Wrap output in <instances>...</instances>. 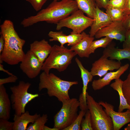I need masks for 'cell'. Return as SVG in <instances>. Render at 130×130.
Instances as JSON below:
<instances>
[{
  "mask_svg": "<svg viewBox=\"0 0 130 130\" xmlns=\"http://www.w3.org/2000/svg\"><path fill=\"white\" fill-rule=\"evenodd\" d=\"M0 34L5 41L4 49L0 54V64L4 62L11 65L18 64L24 59L25 54L23 47L26 41L16 31L13 22L5 20L0 26Z\"/></svg>",
  "mask_w": 130,
  "mask_h": 130,
  "instance_id": "1",
  "label": "cell"
},
{
  "mask_svg": "<svg viewBox=\"0 0 130 130\" xmlns=\"http://www.w3.org/2000/svg\"><path fill=\"white\" fill-rule=\"evenodd\" d=\"M78 9L75 0H53L35 15L24 18L21 24L24 27H27L42 21L57 24Z\"/></svg>",
  "mask_w": 130,
  "mask_h": 130,
  "instance_id": "2",
  "label": "cell"
},
{
  "mask_svg": "<svg viewBox=\"0 0 130 130\" xmlns=\"http://www.w3.org/2000/svg\"><path fill=\"white\" fill-rule=\"evenodd\" d=\"M78 83L77 81L64 80L53 73L47 74L43 72L39 76L38 90L40 91L46 89L49 97H55L62 102L70 98L69 94L70 88Z\"/></svg>",
  "mask_w": 130,
  "mask_h": 130,
  "instance_id": "3",
  "label": "cell"
},
{
  "mask_svg": "<svg viewBox=\"0 0 130 130\" xmlns=\"http://www.w3.org/2000/svg\"><path fill=\"white\" fill-rule=\"evenodd\" d=\"M77 55L75 52L64 46L55 45L52 46L50 54L43 63L42 70L47 74H49L52 69H56L60 72L64 71Z\"/></svg>",
  "mask_w": 130,
  "mask_h": 130,
  "instance_id": "4",
  "label": "cell"
},
{
  "mask_svg": "<svg viewBox=\"0 0 130 130\" xmlns=\"http://www.w3.org/2000/svg\"><path fill=\"white\" fill-rule=\"evenodd\" d=\"M31 85L29 82L20 81L18 85L10 87L12 94L10 99L15 114L20 116L24 113L26 104L39 96L38 94H33L28 92Z\"/></svg>",
  "mask_w": 130,
  "mask_h": 130,
  "instance_id": "5",
  "label": "cell"
},
{
  "mask_svg": "<svg viewBox=\"0 0 130 130\" xmlns=\"http://www.w3.org/2000/svg\"><path fill=\"white\" fill-rule=\"evenodd\" d=\"M86 98L93 130H114L112 119L103 109L102 106L87 92Z\"/></svg>",
  "mask_w": 130,
  "mask_h": 130,
  "instance_id": "6",
  "label": "cell"
},
{
  "mask_svg": "<svg viewBox=\"0 0 130 130\" xmlns=\"http://www.w3.org/2000/svg\"><path fill=\"white\" fill-rule=\"evenodd\" d=\"M62 107L54 117V127L64 130L73 122L77 117L79 100L75 98L63 101Z\"/></svg>",
  "mask_w": 130,
  "mask_h": 130,
  "instance_id": "7",
  "label": "cell"
},
{
  "mask_svg": "<svg viewBox=\"0 0 130 130\" xmlns=\"http://www.w3.org/2000/svg\"><path fill=\"white\" fill-rule=\"evenodd\" d=\"M93 20V19L86 16L82 11L78 9L58 23L56 29L59 30L66 27L72 30L71 33H80L90 27Z\"/></svg>",
  "mask_w": 130,
  "mask_h": 130,
  "instance_id": "8",
  "label": "cell"
},
{
  "mask_svg": "<svg viewBox=\"0 0 130 130\" xmlns=\"http://www.w3.org/2000/svg\"><path fill=\"white\" fill-rule=\"evenodd\" d=\"M43 64L29 50L25 54L24 59L20 62V67L28 78L32 79L36 77L39 74Z\"/></svg>",
  "mask_w": 130,
  "mask_h": 130,
  "instance_id": "9",
  "label": "cell"
},
{
  "mask_svg": "<svg viewBox=\"0 0 130 130\" xmlns=\"http://www.w3.org/2000/svg\"><path fill=\"white\" fill-rule=\"evenodd\" d=\"M126 31L123 25L122 21H112L98 31L94 36L98 39L106 37L123 42L125 40Z\"/></svg>",
  "mask_w": 130,
  "mask_h": 130,
  "instance_id": "10",
  "label": "cell"
},
{
  "mask_svg": "<svg viewBox=\"0 0 130 130\" xmlns=\"http://www.w3.org/2000/svg\"><path fill=\"white\" fill-rule=\"evenodd\" d=\"M121 66L120 61L109 59L102 55L92 64L90 72L93 76H97L101 77L109 71L117 70Z\"/></svg>",
  "mask_w": 130,
  "mask_h": 130,
  "instance_id": "11",
  "label": "cell"
},
{
  "mask_svg": "<svg viewBox=\"0 0 130 130\" xmlns=\"http://www.w3.org/2000/svg\"><path fill=\"white\" fill-rule=\"evenodd\" d=\"M99 104L104 108V110L112 119L114 130H120L126 124L130 122V110L124 112H116L114 106L106 102L100 101Z\"/></svg>",
  "mask_w": 130,
  "mask_h": 130,
  "instance_id": "12",
  "label": "cell"
},
{
  "mask_svg": "<svg viewBox=\"0 0 130 130\" xmlns=\"http://www.w3.org/2000/svg\"><path fill=\"white\" fill-rule=\"evenodd\" d=\"M93 19V20L89 32L91 37H94L98 31L112 22L109 16L97 5L94 12Z\"/></svg>",
  "mask_w": 130,
  "mask_h": 130,
  "instance_id": "13",
  "label": "cell"
},
{
  "mask_svg": "<svg viewBox=\"0 0 130 130\" xmlns=\"http://www.w3.org/2000/svg\"><path fill=\"white\" fill-rule=\"evenodd\" d=\"M129 65L127 64L121 66L116 71L107 72L101 78L94 80L92 82L91 86L94 90H99L110 84L114 79L119 78L120 76L128 69Z\"/></svg>",
  "mask_w": 130,
  "mask_h": 130,
  "instance_id": "14",
  "label": "cell"
},
{
  "mask_svg": "<svg viewBox=\"0 0 130 130\" xmlns=\"http://www.w3.org/2000/svg\"><path fill=\"white\" fill-rule=\"evenodd\" d=\"M52 46L43 39L39 41L35 40L31 44L29 50L43 64L50 54Z\"/></svg>",
  "mask_w": 130,
  "mask_h": 130,
  "instance_id": "15",
  "label": "cell"
},
{
  "mask_svg": "<svg viewBox=\"0 0 130 130\" xmlns=\"http://www.w3.org/2000/svg\"><path fill=\"white\" fill-rule=\"evenodd\" d=\"M103 53V56L112 60L120 61L126 59L130 61V49L116 48L111 43L104 48Z\"/></svg>",
  "mask_w": 130,
  "mask_h": 130,
  "instance_id": "16",
  "label": "cell"
},
{
  "mask_svg": "<svg viewBox=\"0 0 130 130\" xmlns=\"http://www.w3.org/2000/svg\"><path fill=\"white\" fill-rule=\"evenodd\" d=\"M40 116V114L37 113L33 115H31L28 111H26L20 116L14 114L13 119V130H26L28 124L33 123Z\"/></svg>",
  "mask_w": 130,
  "mask_h": 130,
  "instance_id": "17",
  "label": "cell"
},
{
  "mask_svg": "<svg viewBox=\"0 0 130 130\" xmlns=\"http://www.w3.org/2000/svg\"><path fill=\"white\" fill-rule=\"evenodd\" d=\"M11 102L4 85L0 86V118L9 120Z\"/></svg>",
  "mask_w": 130,
  "mask_h": 130,
  "instance_id": "18",
  "label": "cell"
},
{
  "mask_svg": "<svg viewBox=\"0 0 130 130\" xmlns=\"http://www.w3.org/2000/svg\"><path fill=\"white\" fill-rule=\"evenodd\" d=\"M94 39L85 33L81 41L77 45L71 46L70 49L75 52L80 58H88L90 54L89 49L90 44Z\"/></svg>",
  "mask_w": 130,
  "mask_h": 130,
  "instance_id": "19",
  "label": "cell"
},
{
  "mask_svg": "<svg viewBox=\"0 0 130 130\" xmlns=\"http://www.w3.org/2000/svg\"><path fill=\"white\" fill-rule=\"evenodd\" d=\"M123 81L119 78L115 79L110 85L114 90L117 91L119 95L120 102L118 110L119 112H122L126 109L130 110V106L128 104L123 91Z\"/></svg>",
  "mask_w": 130,
  "mask_h": 130,
  "instance_id": "20",
  "label": "cell"
},
{
  "mask_svg": "<svg viewBox=\"0 0 130 130\" xmlns=\"http://www.w3.org/2000/svg\"><path fill=\"white\" fill-rule=\"evenodd\" d=\"M75 61L81 72V76L83 84L82 93L84 101L87 102L86 94L88 85L89 82L92 81L93 76L90 72H89L84 68L81 61L78 58H75Z\"/></svg>",
  "mask_w": 130,
  "mask_h": 130,
  "instance_id": "21",
  "label": "cell"
},
{
  "mask_svg": "<svg viewBox=\"0 0 130 130\" xmlns=\"http://www.w3.org/2000/svg\"><path fill=\"white\" fill-rule=\"evenodd\" d=\"M78 9L93 19V13L97 5L95 0H75Z\"/></svg>",
  "mask_w": 130,
  "mask_h": 130,
  "instance_id": "22",
  "label": "cell"
},
{
  "mask_svg": "<svg viewBox=\"0 0 130 130\" xmlns=\"http://www.w3.org/2000/svg\"><path fill=\"white\" fill-rule=\"evenodd\" d=\"M113 40L108 37H105L99 39L93 40L90 46L89 54L94 53L96 49L98 48H106L111 43Z\"/></svg>",
  "mask_w": 130,
  "mask_h": 130,
  "instance_id": "23",
  "label": "cell"
},
{
  "mask_svg": "<svg viewBox=\"0 0 130 130\" xmlns=\"http://www.w3.org/2000/svg\"><path fill=\"white\" fill-rule=\"evenodd\" d=\"M106 13L112 21H122L125 17L123 10L107 6Z\"/></svg>",
  "mask_w": 130,
  "mask_h": 130,
  "instance_id": "24",
  "label": "cell"
},
{
  "mask_svg": "<svg viewBox=\"0 0 130 130\" xmlns=\"http://www.w3.org/2000/svg\"><path fill=\"white\" fill-rule=\"evenodd\" d=\"M47 114H43L38 117L32 124L27 127L26 130H43L45 124L48 120Z\"/></svg>",
  "mask_w": 130,
  "mask_h": 130,
  "instance_id": "25",
  "label": "cell"
},
{
  "mask_svg": "<svg viewBox=\"0 0 130 130\" xmlns=\"http://www.w3.org/2000/svg\"><path fill=\"white\" fill-rule=\"evenodd\" d=\"M48 36L51 38L49 39L50 41H57L60 43L61 46L67 43V36L62 31H50L48 34Z\"/></svg>",
  "mask_w": 130,
  "mask_h": 130,
  "instance_id": "26",
  "label": "cell"
},
{
  "mask_svg": "<svg viewBox=\"0 0 130 130\" xmlns=\"http://www.w3.org/2000/svg\"><path fill=\"white\" fill-rule=\"evenodd\" d=\"M85 33L84 31L80 33H70L67 36L68 46H72L77 44L83 38Z\"/></svg>",
  "mask_w": 130,
  "mask_h": 130,
  "instance_id": "27",
  "label": "cell"
},
{
  "mask_svg": "<svg viewBox=\"0 0 130 130\" xmlns=\"http://www.w3.org/2000/svg\"><path fill=\"white\" fill-rule=\"evenodd\" d=\"M86 111L80 110L78 115L72 124L64 130H80L83 118L84 116Z\"/></svg>",
  "mask_w": 130,
  "mask_h": 130,
  "instance_id": "28",
  "label": "cell"
},
{
  "mask_svg": "<svg viewBox=\"0 0 130 130\" xmlns=\"http://www.w3.org/2000/svg\"><path fill=\"white\" fill-rule=\"evenodd\" d=\"M122 90L127 102L130 106V70L126 78L123 81Z\"/></svg>",
  "mask_w": 130,
  "mask_h": 130,
  "instance_id": "29",
  "label": "cell"
},
{
  "mask_svg": "<svg viewBox=\"0 0 130 130\" xmlns=\"http://www.w3.org/2000/svg\"><path fill=\"white\" fill-rule=\"evenodd\" d=\"M85 118L83 119L81 123L82 130H93L91 124V114L88 110L85 115Z\"/></svg>",
  "mask_w": 130,
  "mask_h": 130,
  "instance_id": "30",
  "label": "cell"
},
{
  "mask_svg": "<svg viewBox=\"0 0 130 130\" xmlns=\"http://www.w3.org/2000/svg\"><path fill=\"white\" fill-rule=\"evenodd\" d=\"M125 0H110L107 6L123 10Z\"/></svg>",
  "mask_w": 130,
  "mask_h": 130,
  "instance_id": "31",
  "label": "cell"
},
{
  "mask_svg": "<svg viewBox=\"0 0 130 130\" xmlns=\"http://www.w3.org/2000/svg\"><path fill=\"white\" fill-rule=\"evenodd\" d=\"M31 4L35 11L40 10L47 0H26Z\"/></svg>",
  "mask_w": 130,
  "mask_h": 130,
  "instance_id": "32",
  "label": "cell"
},
{
  "mask_svg": "<svg viewBox=\"0 0 130 130\" xmlns=\"http://www.w3.org/2000/svg\"><path fill=\"white\" fill-rule=\"evenodd\" d=\"M13 122L0 118V130H13Z\"/></svg>",
  "mask_w": 130,
  "mask_h": 130,
  "instance_id": "33",
  "label": "cell"
},
{
  "mask_svg": "<svg viewBox=\"0 0 130 130\" xmlns=\"http://www.w3.org/2000/svg\"><path fill=\"white\" fill-rule=\"evenodd\" d=\"M18 79L17 77L13 75L10 76L7 78L0 79V86L4 84L9 83H14L16 82Z\"/></svg>",
  "mask_w": 130,
  "mask_h": 130,
  "instance_id": "34",
  "label": "cell"
},
{
  "mask_svg": "<svg viewBox=\"0 0 130 130\" xmlns=\"http://www.w3.org/2000/svg\"><path fill=\"white\" fill-rule=\"evenodd\" d=\"M125 37L123 45V48L130 49V30L126 31Z\"/></svg>",
  "mask_w": 130,
  "mask_h": 130,
  "instance_id": "35",
  "label": "cell"
},
{
  "mask_svg": "<svg viewBox=\"0 0 130 130\" xmlns=\"http://www.w3.org/2000/svg\"><path fill=\"white\" fill-rule=\"evenodd\" d=\"M79 101V107L80 110L86 111L88 110L87 102L84 101L82 93L80 95Z\"/></svg>",
  "mask_w": 130,
  "mask_h": 130,
  "instance_id": "36",
  "label": "cell"
},
{
  "mask_svg": "<svg viewBox=\"0 0 130 130\" xmlns=\"http://www.w3.org/2000/svg\"><path fill=\"white\" fill-rule=\"evenodd\" d=\"M123 26L127 31L130 30V15L125 17L122 21Z\"/></svg>",
  "mask_w": 130,
  "mask_h": 130,
  "instance_id": "37",
  "label": "cell"
},
{
  "mask_svg": "<svg viewBox=\"0 0 130 130\" xmlns=\"http://www.w3.org/2000/svg\"><path fill=\"white\" fill-rule=\"evenodd\" d=\"M97 5L100 8L105 9L107 7L110 0H95Z\"/></svg>",
  "mask_w": 130,
  "mask_h": 130,
  "instance_id": "38",
  "label": "cell"
},
{
  "mask_svg": "<svg viewBox=\"0 0 130 130\" xmlns=\"http://www.w3.org/2000/svg\"><path fill=\"white\" fill-rule=\"evenodd\" d=\"M123 10L125 16L130 15V0H125V6Z\"/></svg>",
  "mask_w": 130,
  "mask_h": 130,
  "instance_id": "39",
  "label": "cell"
},
{
  "mask_svg": "<svg viewBox=\"0 0 130 130\" xmlns=\"http://www.w3.org/2000/svg\"><path fill=\"white\" fill-rule=\"evenodd\" d=\"M0 35V54L3 51L4 47L5 41L3 36Z\"/></svg>",
  "mask_w": 130,
  "mask_h": 130,
  "instance_id": "40",
  "label": "cell"
},
{
  "mask_svg": "<svg viewBox=\"0 0 130 130\" xmlns=\"http://www.w3.org/2000/svg\"><path fill=\"white\" fill-rule=\"evenodd\" d=\"M0 70L6 72L9 75L12 76L14 75L13 73L10 72L8 70L5 69L4 68L3 65L2 64H0Z\"/></svg>",
  "mask_w": 130,
  "mask_h": 130,
  "instance_id": "41",
  "label": "cell"
},
{
  "mask_svg": "<svg viewBox=\"0 0 130 130\" xmlns=\"http://www.w3.org/2000/svg\"><path fill=\"white\" fill-rule=\"evenodd\" d=\"M43 130H58L57 129L53 127V128H50L45 125L44 126Z\"/></svg>",
  "mask_w": 130,
  "mask_h": 130,
  "instance_id": "42",
  "label": "cell"
},
{
  "mask_svg": "<svg viewBox=\"0 0 130 130\" xmlns=\"http://www.w3.org/2000/svg\"><path fill=\"white\" fill-rule=\"evenodd\" d=\"M125 130H130V125H128L127 126L124 128Z\"/></svg>",
  "mask_w": 130,
  "mask_h": 130,
  "instance_id": "43",
  "label": "cell"
},
{
  "mask_svg": "<svg viewBox=\"0 0 130 130\" xmlns=\"http://www.w3.org/2000/svg\"><path fill=\"white\" fill-rule=\"evenodd\" d=\"M59 0H55V1H58Z\"/></svg>",
  "mask_w": 130,
  "mask_h": 130,
  "instance_id": "44",
  "label": "cell"
},
{
  "mask_svg": "<svg viewBox=\"0 0 130 130\" xmlns=\"http://www.w3.org/2000/svg\"><path fill=\"white\" fill-rule=\"evenodd\" d=\"M128 125H130V124H129Z\"/></svg>",
  "mask_w": 130,
  "mask_h": 130,
  "instance_id": "45",
  "label": "cell"
}]
</instances>
